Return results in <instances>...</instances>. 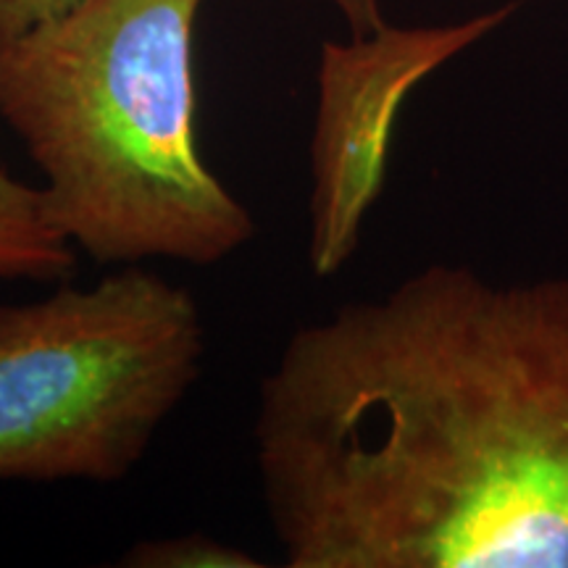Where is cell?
I'll use <instances>...</instances> for the list:
<instances>
[{
    "label": "cell",
    "instance_id": "cell-1",
    "mask_svg": "<svg viewBox=\"0 0 568 568\" xmlns=\"http://www.w3.org/2000/svg\"><path fill=\"white\" fill-rule=\"evenodd\" d=\"M255 464L290 568H568V276L429 264L305 324Z\"/></svg>",
    "mask_w": 568,
    "mask_h": 568
},
{
    "label": "cell",
    "instance_id": "cell-8",
    "mask_svg": "<svg viewBox=\"0 0 568 568\" xmlns=\"http://www.w3.org/2000/svg\"><path fill=\"white\" fill-rule=\"evenodd\" d=\"M351 27L353 38H366L387 24L382 13V0H329Z\"/></svg>",
    "mask_w": 568,
    "mask_h": 568
},
{
    "label": "cell",
    "instance_id": "cell-4",
    "mask_svg": "<svg viewBox=\"0 0 568 568\" xmlns=\"http://www.w3.org/2000/svg\"><path fill=\"white\" fill-rule=\"evenodd\" d=\"M518 0L458 24L389 27L351 42H324L311 138L308 266L335 276L361 243L379 201L403 103L439 67L500 30Z\"/></svg>",
    "mask_w": 568,
    "mask_h": 568
},
{
    "label": "cell",
    "instance_id": "cell-6",
    "mask_svg": "<svg viewBox=\"0 0 568 568\" xmlns=\"http://www.w3.org/2000/svg\"><path fill=\"white\" fill-rule=\"evenodd\" d=\"M119 564L126 568H264V560L203 531L140 539Z\"/></svg>",
    "mask_w": 568,
    "mask_h": 568
},
{
    "label": "cell",
    "instance_id": "cell-7",
    "mask_svg": "<svg viewBox=\"0 0 568 568\" xmlns=\"http://www.w3.org/2000/svg\"><path fill=\"white\" fill-rule=\"evenodd\" d=\"M84 0H0V45L80 9Z\"/></svg>",
    "mask_w": 568,
    "mask_h": 568
},
{
    "label": "cell",
    "instance_id": "cell-2",
    "mask_svg": "<svg viewBox=\"0 0 568 568\" xmlns=\"http://www.w3.org/2000/svg\"><path fill=\"white\" fill-rule=\"evenodd\" d=\"M201 0H84L0 45V119L45 176L67 240L98 264H222L255 219L195 132Z\"/></svg>",
    "mask_w": 568,
    "mask_h": 568
},
{
    "label": "cell",
    "instance_id": "cell-3",
    "mask_svg": "<svg viewBox=\"0 0 568 568\" xmlns=\"http://www.w3.org/2000/svg\"><path fill=\"white\" fill-rule=\"evenodd\" d=\"M203 355L195 295L140 264L0 305V481L130 477Z\"/></svg>",
    "mask_w": 568,
    "mask_h": 568
},
{
    "label": "cell",
    "instance_id": "cell-5",
    "mask_svg": "<svg viewBox=\"0 0 568 568\" xmlns=\"http://www.w3.org/2000/svg\"><path fill=\"white\" fill-rule=\"evenodd\" d=\"M74 268V245L55 224L45 190L0 169V280L61 282Z\"/></svg>",
    "mask_w": 568,
    "mask_h": 568
}]
</instances>
